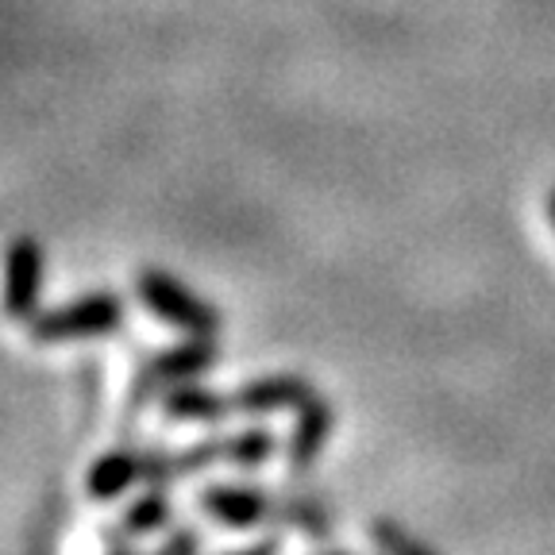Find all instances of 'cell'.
I'll return each instance as SVG.
<instances>
[{"label":"cell","instance_id":"obj_1","mask_svg":"<svg viewBox=\"0 0 555 555\" xmlns=\"http://www.w3.org/2000/svg\"><path fill=\"white\" fill-rule=\"evenodd\" d=\"M128 321V309H124L120 294L113 289H93V294H81L74 301H62L54 309H39L27 321V336L35 344H78V339H101L113 336Z\"/></svg>","mask_w":555,"mask_h":555},{"label":"cell","instance_id":"obj_2","mask_svg":"<svg viewBox=\"0 0 555 555\" xmlns=\"http://www.w3.org/2000/svg\"><path fill=\"white\" fill-rule=\"evenodd\" d=\"M135 294L151 317L178 328L182 336H220L224 317L212 301L193 294L182 278H173L163 267H143L135 274Z\"/></svg>","mask_w":555,"mask_h":555},{"label":"cell","instance_id":"obj_3","mask_svg":"<svg viewBox=\"0 0 555 555\" xmlns=\"http://www.w3.org/2000/svg\"><path fill=\"white\" fill-rule=\"evenodd\" d=\"M220 344L217 336H190L182 344L163 347L155 356H147L139 363L135 378H131V390H128V409L131 413H143V409L155 401V393H166L170 386L178 382H190L201 378L205 371L220 363Z\"/></svg>","mask_w":555,"mask_h":555},{"label":"cell","instance_id":"obj_4","mask_svg":"<svg viewBox=\"0 0 555 555\" xmlns=\"http://www.w3.org/2000/svg\"><path fill=\"white\" fill-rule=\"evenodd\" d=\"M197 509L220 529L255 532L278 520V490L259 482H205L197 490Z\"/></svg>","mask_w":555,"mask_h":555},{"label":"cell","instance_id":"obj_5","mask_svg":"<svg viewBox=\"0 0 555 555\" xmlns=\"http://www.w3.org/2000/svg\"><path fill=\"white\" fill-rule=\"evenodd\" d=\"M43 278V243L35 240V235H16L9 243V259H4V309H9L12 321H31L35 312H39Z\"/></svg>","mask_w":555,"mask_h":555},{"label":"cell","instance_id":"obj_6","mask_svg":"<svg viewBox=\"0 0 555 555\" xmlns=\"http://www.w3.org/2000/svg\"><path fill=\"white\" fill-rule=\"evenodd\" d=\"M297 421H294V433L286 440V467L294 478L309 475L321 460V451L328 448L332 440V428H336V409H332L328 398L321 393H312L301 409H294Z\"/></svg>","mask_w":555,"mask_h":555},{"label":"cell","instance_id":"obj_7","mask_svg":"<svg viewBox=\"0 0 555 555\" xmlns=\"http://www.w3.org/2000/svg\"><path fill=\"white\" fill-rule=\"evenodd\" d=\"M158 413L166 425H220L235 413L232 393H220L201 382H178L158 398Z\"/></svg>","mask_w":555,"mask_h":555},{"label":"cell","instance_id":"obj_8","mask_svg":"<svg viewBox=\"0 0 555 555\" xmlns=\"http://www.w3.org/2000/svg\"><path fill=\"white\" fill-rule=\"evenodd\" d=\"M312 386L301 374H259L247 378L243 386L232 390L235 413L247 416H267V413H286V409H301L312 398Z\"/></svg>","mask_w":555,"mask_h":555},{"label":"cell","instance_id":"obj_9","mask_svg":"<svg viewBox=\"0 0 555 555\" xmlns=\"http://www.w3.org/2000/svg\"><path fill=\"white\" fill-rule=\"evenodd\" d=\"M139 482H143V448H131V443L101 451L86 470V494L93 502H120Z\"/></svg>","mask_w":555,"mask_h":555},{"label":"cell","instance_id":"obj_10","mask_svg":"<svg viewBox=\"0 0 555 555\" xmlns=\"http://www.w3.org/2000/svg\"><path fill=\"white\" fill-rule=\"evenodd\" d=\"M278 520L312 544H324L332 537V513L317 490H301V486L278 490Z\"/></svg>","mask_w":555,"mask_h":555},{"label":"cell","instance_id":"obj_11","mask_svg":"<svg viewBox=\"0 0 555 555\" xmlns=\"http://www.w3.org/2000/svg\"><path fill=\"white\" fill-rule=\"evenodd\" d=\"M128 537L143 540L155 537V532H166L173 525V502H170V486H143V494L131 498L124 505L120 520H116Z\"/></svg>","mask_w":555,"mask_h":555},{"label":"cell","instance_id":"obj_12","mask_svg":"<svg viewBox=\"0 0 555 555\" xmlns=\"http://www.w3.org/2000/svg\"><path fill=\"white\" fill-rule=\"evenodd\" d=\"M278 440L267 425H243L235 433H224V467L251 475V470L267 467L274 460Z\"/></svg>","mask_w":555,"mask_h":555},{"label":"cell","instance_id":"obj_13","mask_svg":"<svg viewBox=\"0 0 555 555\" xmlns=\"http://www.w3.org/2000/svg\"><path fill=\"white\" fill-rule=\"evenodd\" d=\"M366 532H371V540L382 547V552H401V555H436L440 552L436 544L413 537L405 525H398V520H390V517H374Z\"/></svg>","mask_w":555,"mask_h":555},{"label":"cell","instance_id":"obj_14","mask_svg":"<svg viewBox=\"0 0 555 555\" xmlns=\"http://www.w3.org/2000/svg\"><path fill=\"white\" fill-rule=\"evenodd\" d=\"M217 463H224V433H208L178 451V478L212 470Z\"/></svg>","mask_w":555,"mask_h":555},{"label":"cell","instance_id":"obj_15","mask_svg":"<svg viewBox=\"0 0 555 555\" xmlns=\"http://www.w3.org/2000/svg\"><path fill=\"white\" fill-rule=\"evenodd\" d=\"M205 547V537H201L197 529H190V525H170V529L163 532V540H158V552L166 555H190V552H201Z\"/></svg>","mask_w":555,"mask_h":555},{"label":"cell","instance_id":"obj_16","mask_svg":"<svg viewBox=\"0 0 555 555\" xmlns=\"http://www.w3.org/2000/svg\"><path fill=\"white\" fill-rule=\"evenodd\" d=\"M282 547V537H259L251 544H243V555H259V552H278Z\"/></svg>","mask_w":555,"mask_h":555},{"label":"cell","instance_id":"obj_17","mask_svg":"<svg viewBox=\"0 0 555 555\" xmlns=\"http://www.w3.org/2000/svg\"><path fill=\"white\" fill-rule=\"evenodd\" d=\"M547 220H552V228H555V185H552V193H547Z\"/></svg>","mask_w":555,"mask_h":555}]
</instances>
